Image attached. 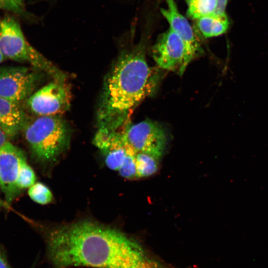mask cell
Here are the masks:
<instances>
[{
	"mask_svg": "<svg viewBox=\"0 0 268 268\" xmlns=\"http://www.w3.org/2000/svg\"><path fill=\"white\" fill-rule=\"evenodd\" d=\"M0 188H1V185H0Z\"/></svg>",
	"mask_w": 268,
	"mask_h": 268,
	"instance_id": "obj_22",
	"label": "cell"
},
{
	"mask_svg": "<svg viewBox=\"0 0 268 268\" xmlns=\"http://www.w3.org/2000/svg\"><path fill=\"white\" fill-rule=\"evenodd\" d=\"M0 52L5 59L26 62L55 78L63 73L27 41L19 23L14 18L5 17L0 21Z\"/></svg>",
	"mask_w": 268,
	"mask_h": 268,
	"instance_id": "obj_4",
	"label": "cell"
},
{
	"mask_svg": "<svg viewBox=\"0 0 268 268\" xmlns=\"http://www.w3.org/2000/svg\"><path fill=\"white\" fill-rule=\"evenodd\" d=\"M35 174L32 168L27 163L25 155L20 160L19 170L16 185L20 190L33 186L36 181Z\"/></svg>",
	"mask_w": 268,
	"mask_h": 268,
	"instance_id": "obj_15",
	"label": "cell"
},
{
	"mask_svg": "<svg viewBox=\"0 0 268 268\" xmlns=\"http://www.w3.org/2000/svg\"><path fill=\"white\" fill-rule=\"evenodd\" d=\"M47 243L50 258L58 268H162L121 231L89 221L54 229Z\"/></svg>",
	"mask_w": 268,
	"mask_h": 268,
	"instance_id": "obj_1",
	"label": "cell"
},
{
	"mask_svg": "<svg viewBox=\"0 0 268 268\" xmlns=\"http://www.w3.org/2000/svg\"><path fill=\"white\" fill-rule=\"evenodd\" d=\"M126 146L134 153L145 152L161 158L167 136L164 129L151 121H143L127 127L120 133Z\"/></svg>",
	"mask_w": 268,
	"mask_h": 268,
	"instance_id": "obj_5",
	"label": "cell"
},
{
	"mask_svg": "<svg viewBox=\"0 0 268 268\" xmlns=\"http://www.w3.org/2000/svg\"><path fill=\"white\" fill-rule=\"evenodd\" d=\"M0 205H1V203H0Z\"/></svg>",
	"mask_w": 268,
	"mask_h": 268,
	"instance_id": "obj_23",
	"label": "cell"
},
{
	"mask_svg": "<svg viewBox=\"0 0 268 268\" xmlns=\"http://www.w3.org/2000/svg\"><path fill=\"white\" fill-rule=\"evenodd\" d=\"M157 76L141 47L124 52L105 83L99 111L101 128L116 130L130 110L151 94Z\"/></svg>",
	"mask_w": 268,
	"mask_h": 268,
	"instance_id": "obj_2",
	"label": "cell"
},
{
	"mask_svg": "<svg viewBox=\"0 0 268 268\" xmlns=\"http://www.w3.org/2000/svg\"><path fill=\"white\" fill-rule=\"evenodd\" d=\"M134 157L138 178L149 176L157 171L160 158L145 152L136 153Z\"/></svg>",
	"mask_w": 268,
	"mask_h": 268,
	"instance_id": "obj_14",
	"label": "cell"
},
{
	"mask_svg": "<svg viewBox=\"0 0 268 268\" xmlns=\"http://www.w3.org/2000/svg\"><path fill=\"white\" fill-rule=\"evenodd\" d=\"M166 8L160 11L169 24V28L177 33L184 41L193 59L202 52L200 41L187 19L182 15L174 0H166Z\"/></svg>",
	"mask_w": 268,
	"mask_h": 268,
	"instance_id": "obj_10",
	"label": "cell"
},
{
	"mask_svg": "<svg viewBox=\"0 0 268 268\" xmlns=\"http://www.w3.org/2000/svg\"><path fill=\"white\" fill-rule=\"evenodd\" d=\"M0 268H11L4 255L0 251Z\"/></svg>",
	"mask_w": 268,
	"mask_h": 268,
	"instance_id": "obj_20",
	"label": "cell"
},
{
	"mask_svg": "<svg viewBox=\"0 0 268 268\" xmlns=\"http://www.w3.org/2000/svg\"><path fill=\"white\" fill-rule=\"evenodd\" d=\"M28 122L26 113L19 103L0 96V128L10 140L24 130Z\"/></svg>",
	"mask_w": 268,
	"mask_h": 268,
	"instance_id": "obj_11",
	"label": "cell"
},
{
	"mask_svg": "<svg viewBox=\"0 0 268 268\" xmlns=\"http://www.w3.org/2000/svg\"><path fill=\"white\" fill-rule=\"evenodd\" d=\"M25 0H0V9L10 11L16 14L24 11Z\"/></svg>",
	"mask_w": 268,
	"mask_h": 268,
	"instance_id": "obj_18",
	"label": "cell"
},
{
	"mask_svg": "<svg viewBox=\"0 0 268 268\" xmlns=\"http://www.w3.org/2000/svg\"><path fill=\"white\" fill-rule=\"evenodd\" d=\"M195 20L200 32L205 38L223 34L227 30L229 24L226 14L205 16Z\"/></svg>",
	"mask_w": 268,
	"mask_h": 268,
	"instance_id": "obj_13",
	"label": "cell"
},
{
	"mask_svg": "<svg viewBox=\"0 0 268 268\" xmlns=\"http://www.w3.org/2000/svg\"><path fill=\"white\" fill-rule=\"evenodd\" d=\"M23 151L10 141L0 146V181L1 188L7 202L10 203L18 195L20 190L16 182L20 160Z\"/></svg>",
	"mask_w": 268,
	"mask_h": 268,
	"instance_id": "obj_9",
	"label": "cell"
},
{
	"mask_svg": "<svg viewBox=\"0 0 268 268\" xmlns=\"http://www.w3.org/2000/svg\"><path fill=\"white\" fill-rule=\"evenodd\" d=\"M70 101L69 88L64 78H55L32 94L27 99V105L40 116H52L67 111Z\"/></svg>",
	"mask_w": 268,
	"mask_h": 268,
	"instance_id": "obj_7",
	"label": "cell"
},
{
	"mask_svg": "<svg viewBox=\"0 0 268 268\" xmlns=\"http://www.w3.org/2000/svg\"><path fill=\"white\" fill-rule=\"evenodd\" d=\"M24 130L33 154L42 162L54 161L69 143V128L56 115L41 116L28 122Z\"/></svg>",
	"mask_w": 268,
	"mask_h": 268,
	"instance_id": "obj_3",
	"label": "cell"
},
{
	"mask_svg": "<svg viewBox=\"0 0 268 268\" xmlns=\"http://www.w3.org/2000/svg\"><path fill=\"white\" fill-rule=\"evenodd\" d=\"M7 141H10V139L3 131L0 128V146Z\"/></svg>",
	"mask_w": 268,
	"mask_h": 268,
	"instance_id": "obj_19",
	"label": "cell"
},
{
	"mask_svg": "<svg viewBox=\"0 0 268 268\" xmlns=\"http://www.w3.org/2000/svg\"><path fill=\"white\" fill-rule=\"evenodd\" d=\"M135 154L132 151H130L122 166L118 170L120 175L126 179L138 178L135 163Z\"/></svg>",
	"mask_w": 268,
	"mask_h": 268,
	"instance_id": "obj_17",
	"label": "cell"
},
{
	"mask_svg": "<svg viewBox=\"0 0 268 268\" xmlns=\"http://www.w3.org/2000/svg\"><path fill=\"white\" fill-rule=\"evenodd\" d=\"M187 13L191 18L196 20L211 15L225 14L228 0H185Z\"/></svg>",
	"mask_w": 268,
	"mask_h": 268,
	"instance_id": "obj_12",
	"label": "cell"
},
{
	"mask_svg": "<svg viewBox=\"0 0 268 268\" xmlns=\"http://www.w3.org/2000/svg\"><path fill=\"white\" fill-rule=\"evenodd\" d=\"M5 58L3 56V55L0 52V63H2Z\"/></svg>",
	"mask_w": 268,
	"mask_h": 268,
	"instance_id": "obj_21",
	"label": "cell"
},
{
	"mask_svg": "<svg viewBox=\"0 0 268 268\" xmlns=\"http://www.w3.org/2000/svg\"><path fill=\"white\" fill-rule=\"evenodd\" d=\"M39 74L23 67H0V96L20 103L31 95Z\"/></svg>",
	"mask_w": 268,
	"mask_h": 268,
	"instance_id": "obj_8",
	"label": "cell"
},
{
	"mask_svg": "<svg viewBox=\"0 0 268 268\" xmlns=\"http://www.w3.org/2000/svg\"><path fill=\"white\" fill-rule=\"evenodd\" d=\"M28 193L34 201L41 204L49 203L53 200V195L50 189L40 182L30 187Z\"/></svg>",
	"mask_w": 268,
	"mask_h": 268,
	"instance_id": "obj_16",
	"label": "cell"
},
{
	"mask_svg": "<svg viewBox=\"0 0 268 268\" xmlns=\"http://www.w3.org/2000/svg\"><path fill=\"white\" fill-rule=\"evenodd\" d=\"M152 53L159 67L177 71L180 75L193 60L184 41L170 28L159 36L153 46Z\"/></svg>",
	"mask_w": 268,
	"mask_h": 268,
	"instance_id": "obj_6",
	"label": "cell"
}]
</instances>
